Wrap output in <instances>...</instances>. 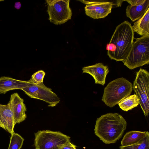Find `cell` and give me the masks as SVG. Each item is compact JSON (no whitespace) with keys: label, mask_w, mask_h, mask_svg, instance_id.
<instances>
[{"label":"cell","mask_w":149,"mask_h":149,"mask_svg":"<svg viewBox=\"0 0 149 149\" xmlns=\"http://www.w3.org/2000/svg\"><path fill=\"white\" fill-rule=\"evenodd\" d=\"M134 32L130 23L125 21L117 26L106 49L109 58L116 61L123 62L132 46Z\"/></svg>","instance_id":"cell-1"},{"label":"cell","mask_w":149,"mask_h":149,"mask_svg":"<svg viewBox=\"0 0 149 149\" xmlns=\"http://www.w3.org/2000/svg\"><path fill=\"white\" fill-rule=\"evenodd\" d=\"M127 126V122L117 113H108L96 120L95 134L106 144L116 143L122 136Z\"/></svg>","instance_id":"cell-2"},{"label":"cell","mask_w":149,"mask_h":149,"mask_svg":"<svg viewBox=\"0 0 149 149\" xmlns=\"http://www.w3.org/2000/svg\"><path fill=\"white\" fill-rule=\"evenodd\" d=\"M132 90L130 82L123 77L118 78L110 82L104 88L102 100L112 107L130 95Z\"/></svg>","instance_id":"cell-3"},{"label":"cell","mask_w":149,"mask_h":149,"mask_svg":"<svg viewBox=\"0 0 149 149\" xmlns=\"http://www.w3.org/2000/svg\"><path fill=\"white\" fill-rule=\"evenodd\" d=\"M135 39L128 55L123 62L131 70L149 63V36Z\"/></svg>","instance_id":"cell-4"},{"label":"cell","mask_w":149,"mask_h":149,"mask_svg":"<svg viewBox=\"0 0 149 149\" xmlns=\"http://www.w3.org/2000/svg\"><path fill=\"white\" fill-rule=\"evenodd\" d=\"M35 149H59V146L70 141V137L59 131L46 130L35 133Z\"/></svg>","instance_id":"cell-5"},{"label":"cell","mask_w":149,"mask_h":149,"mask_svg":"<svg viewBox=\"0 0 149 149\" xmlns=\"http://www.w3.org/2000/svg\"><path fill=\"white\" fill-rule=\"evenodd\" d=\"M21 90L31 98L46 102L49 107L56 106L60 101L59 98L51 89L46 86L43 83H35L31 79L27 80L26 85Z\"/></svg>","instance_id":"cell-6"},{"label":"cell","mask_w":149,"mask_h":149,"mask_svg":"<svg viewBox=\"0 0 149 149\" xmlns=\"http://www.w3.org/2000/svg\"><path fill=\"white\" fill-rule=\"evenodd\" d=\"M132 89L139 100V104L145 116L149 112V73L140 68L137 72Z\"/></svg>","instance_id":"cell-7"},{"label":"cell","mask_w":149,"mask_h":149,"mask_svg":"<svg viewBox=\"0 0 149 149\" xmlns=\"http://www.w3.org/2000/svg\"><path fill=\"white\" fill-rule=\"evenodd\" d=\"M47 12L50 22L56 25L64 23L71 19L72 12L70 0H47Z\"/></svg>","instance_id":"cell-8"},{"label":"cell","mask_w":149,"mask_h":149,"mask_svg":"<svg viewBox=\"0 0 149 149\" xmlns=\"http://www.w3.org/2000/svg\"><path fill=\"white\" fill-rule=\"evenodd\" d=\"M86 5V15L94 19L104 18L110 13L113 7L120 6L123 1L80 0Z\"/></svg>","instance_id":"cell-9"},{"label":"cell","mask_w":149,"mask_h":149,"mask_svg":"<svg viewBox=\"0 0 149 149\" xmlns=\"http://www.w3.org/2000/svg\"><path fill=\"white\" fill-rule=\"evenodd\" d=\"M7 105L9 107L13 116L15 124H19L26 118V108L24 100L17 93L12 94Z\"/></svg>","instance_id":"cell-10"},{"label":"cell","mask_w":149,"mask_h":149,"mask_svg":"<svg viewBox=\"0 0 149 149\" xmlns=\"http://www.w3.org/2000/svg\"><path fill=\"white\" fill-rule=\"evenodd\" d=\"M83 73L90 74L94 78L95 84L104 85L105 83L106 76L109 72L107 65L102 63L85 66L82 68Z\"/></svg>","instance_id":"cell-11"},{"label":"cell","mask_w":149,"mask_h":149,"mask_svg":"<svg viewBox=\"0 0 149 149\" xmlns=\"http://www.w3.org/2000/svg\"><path fill=\"white\" fill-rule=\"evenodd\" d=\"M15 125L13 114L7 105L0 104V127L11 135L15 132Z\"/></svg>","instance_id":"cell-12"},{"label":"cell","mask_w":149,"mask_h":149,"mask_svg":"<svg viewBox=\"0 0 149 149\" xmlns=\"http://www.w3.org/2000/svg\"><path fill=\"white\" fill-rule=\"evenodd\" d=\"M27 81L17 80L2 76L0 77V94H5L9 91L21 89L25 87Z\"/></svg>","instance_id":"cell-13"},{"label":"cell","mask_w":149,"mask_h":149,"mask_svg":"<svg viewBox=\"0 0 149 149\" xmlns=\"http://www.w3.org/2000/svg\"><path fill=\"white\" fill-rule=\"evenodd\" d=\"M149 8V0H145L143 3L139 5L128 6L126 9L127 17L132 22L141 18Z\"/></svg>","instance_id":"cell-14"},{"label":"cell","mask_w":149,"mask_h":149,"mask_svg":"<svg viewBox=\"0 0 149 149\" xmlns=\"http://www.w3.org/2000/svg\"><path fill=\"white\" fill-rule=\"evenodd\" d=\"M134 32L142 36H149V8L132 26Z\"/></svg>","instance_id":"cell-15"},{"label":"cell","mask_w":149,"mask_h":149,"mask_svg":"<svg viewBox=\"0 0 149 149\" xmlns=\"http://www.w3.org/2000/svg\"><path fill=\"white\" fill-rule=\"evenodd\" d=\"M148 132L138 131H131L127 132L121 141V146H127L139 142L146 136Z\"/></svg>","instance_id":"cell-16"},{"label":"cell","mask_w":149,"mask_h":149,"mask_svg":"<svg viewBox=\"0 0 149 149\" xmlns=\"http://www.w3.org/2000/svg\"><path fill=\"white\" fill-rule=\"evenodd\" d=\"M139 104V100L136 94L128 96L118 103L120 108L126 111L137 107Z\"/></svg>","instance_id":"cell-17"},{"label":"cell","mask_w":149,"mask_h":149,"mask_svg":"<svg viewBox=\"0 0 149 149\" xmlns=\"http://www.w3.org/2000/svg\"><path fill=\"white\" fill-rule=\"evenodd\" d=\"M120 149H149V133L139 142L126 146H120Z\"/></svg>","instance_id":"cell-18"},{"label":"cell","mask_w":149,"mask_h":149,"mask_svg":"<svg viewBox=\"0 0 149 149\" xmlns=\"http://www.w3.org/2000/svg\"><path fill=\"white\" fill-rule=\"evenodd\" d=\"M11 135L8 149H20L23 145L24 139L15 132Z\"/></svg>","instance_id":"cell-19"},{"label":"cell","mask_w":149,"mask_h":149,"mask_svg":"<svg viewBox=\"0 0 149 149\" xmlns=\"http://www.w3.org/2000/svg\"><path fill=\"white\" fill-rule=\"evenodd\" d=\"M45 72L43 70H40L34 73L31 76V79L37 84L43 83Z\"/></svg>","instance_id":"cell-20"},{"label":"cell","mask_w":149,"mask_h":149,"mask_svg":"<svg viewBox=\"0 0 149 149\" xmlns=\"http://www.w3.org/2000/svg\"><path fill=\"white\" fill-rule=\"evenodd\" d=\"M59 149H77L76 146L72 143L70 141L59 146Z\"/></svg>","instance_id":"cell-21"},{"label":"cell","mask_w":149,"mask_h":149,"mask_svg":"<svg viewBox=\"0 0 149 149\" xmlns=\"http://www.w3.org/2000/svg\"><path fill=\"white\" fill-rule=\"evenodd\" d=\"M145 0H123L126 1L132 5H139L143 3Z\"/></svg>","instance_id":"cell-22"},{"label":"cell","mask_w":149,"mask_h":149,"mask_svg":"<svg viewBox=\"0 0 149 149\" xmlns=\"http://www.w3.org/2000/svg\"><path fill=\"white\" fill-rule=\"evenodd\" d=\"M21 4L19 2H16L15 5V8L17 9H19L21 7Z\"/></svg>","instance_id":"cell-23"},{"label":"cell","mask_w":149,"mask_h":149,"mask_svg":"<svg viewBox=\"0 0 149 149\" xmlns=\"http://www.w3.org/2000/svg\"><path fill=\"white\" fill-rule=\"evenodd\" d=\"M3 0H0V1H3Z\"/></svg>","instance_id":"cell-24"}]
</instances>
